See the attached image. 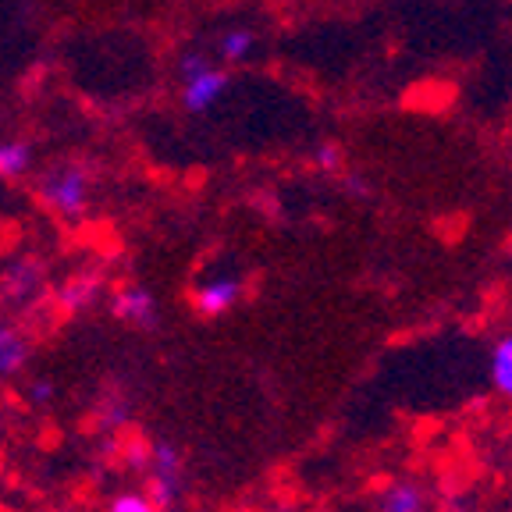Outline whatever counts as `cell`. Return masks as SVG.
Wrapping results in <instances>:
<instances>
[{"label": "cell", "mask_w": 512, "mask_h": 512, "mask_svg": "<svg viewBox=\"0 0 512 512\" xmlns=\"http://www.w3.org/2000/svg\"><path fill=\"white\" fill-rule=\"evenodd\" d=\"M427 495L420 484L413 480H399V484H388L377 498V512H424Z\"/></svg>", "instance_id": "8"}, {"label": "cell", "mask_w": 512, "mask_h": 512, "mask_svg": "<svg viewBox=\"0 0 512 512\" xmlns=\"http://www.w3.org/2000/svg\"><path fill=\"white\" fill-rule=\"evenodd\" d=\"M107 512H160V505L150 495H143V491H125V495L111 498V509Z\"/></svg>", "instance_id": "13"}, {"label": "cell", "mask_w": 512, "mask_h": 512, "mask_svg": "<svg viewBox=\"0 0 512 512\" xmlns=\"http://www.w3.org/2000/svg\"><path fill=\"white\" fill-rule=\"evenodd\" d=\"M89 189L93 178L79 164H54L40 178V200L54 210L57 217H82L89 207Z\"/></svg>", "instance_id": "1"}, {"label": "cell", "mask_w": 512, "mask_h": 512, "mask_svg": "<svg viewBox=\"0 0 512 512\" xmlns=\"http://www.w3.org/2000/svg\"><path fill=\"white\" fill-rule=\"evenodd\" d=\"M488 381L502 399L512 402V331L502 335L488 352Z\"/></svg>", "instance_id": "9"}, {"label": "cell", "mask_w": 512, "mask_h": 512, "mask_svg": "<svg viewBox=\"0 0 512 512\" xmlns=\"http://www.w3.org/2000/svg\"><path fill=\"white\" fill-rule=\"evenodd\" d=\"M256 50V32L246 29V25H235V29H228L221 36V47H217V54L224 57V61H246V57H253Z\"/></svg>", "instance_id": "11"}, {"label": "cell", "mask_w": 512, "mask_h": 512, "mask_svg": "<svg viewBox=\"0 0 512 512\" xmlns=\"http://www.w3.org/2000/svg\"><path fill=\"white\" fill-rule=\"evenodd\" d=\"M242 299V278L239 274H210L196 288V310L203 317H224L228 310H235V303Z\"/></svg>", "instance_id": "3"}, {"label": "cell", "mask_w": 512, "mask_h": 512, "mask_svg": "<svg viewBox=\"0 0 512 512\" xmlns=\"http://www.w3.org/2000/svg\"><path fill=\"white\" fill-rule=\"evenodd\" d=\"M50 395H54V384H50V381H32V388H29V399L36 402V406H47V402H50Z\"/></svg>", "instance_id": "16"}, {"label": "cell", "mask_w": 512, "mask_h": 512, "mask_svg": "<svg viewBox=\"0 0 512 512\" xmlns=\"http://www.w3.org/2000/svg\"><path fill=\"white\" fill-rule=\"evenodd\" d=\"M29 363V342L11 320L0 317V377L22 374Z\"/></svg>", "instance_id": "7"}, {"label": "cell", "mask_w": 512, "mask_h": 512, "mask_svg": "<svg viewBox=\"0 0 512 512\" xmlns=\"http://www.w3.org/2000/svg\"><path fill=\"white\" fill-rule=\"evenodd\" d=\"M96 288H100V285H96V278H75L72 285H64V292H61L64 306H72V310H82V306L93 303Z\"/></svg>", "instance_id": "12"}, {"label": "cell", "mask_w": 512, "mask_h": 512, "mask_svg": "<svg viewBox=\"0 0 512 512\" xmlns=\"http://www.w3.org/2000/svg\"><path fill=\"white\" fill-rule=\"evenodd\" d=\"M146 473H150V498L160 505V512L175 505L178 491H182V456H178V448L164 445V441L150 445Z\"/></svg>", "instance_id": "2"}, {"label": "cell", "mask_w": 512, "mask_h": 512, "mask_svg": "<svg viewBox=\"0 0 512 512\" xmlns=\"http://www.w3.org/2000/svg\"><path fill=\"white\" fill-rule=\"evenodd\" d=\"M317 164L320 171H338L342 168V150L335 143H320L317 146Z\"/></svg>", "instance_id": "15"}, {"label": "cell", "mask_w": 512, "mask_h": 512, "mask_svg": "<svg viewBox=\"0 0 512 512\" xmlns=\"http://www.w3.org/2000/svg\"><path fill=\"white\" fill-rule=\"evenodd\" d=\"M207 68H214V61H210L207 54H200V50H189V54L178 61V75H182V79H192V75L207 72Z\"/></svg>", "instance_id": "14"}, {"label": "cell", "mask_w": 512, "mask_h": 512, "mask_svg": "<svg viewBox=\"0 0 512 512\" xmlns=\"http://www.w3.org/2000/svg\"><path fill=\"white\" fill-rule=\"evenodd\" d=\"M32 168V146L22 139H4L0 143V178H22Z\"/></svg>", "instance_id": "10"}, {"label": "cell", "mask_w": 512, "mask_h": 512, "mask_svg": "<svg viewBox=\"0 0 512 512\" xmlns=\"http://www.w3.org/2000/svg\"><path fill=\"white\" fill-rule=\"evenodd\" d=\"M228 93V75L221 68H207V72L192 75V79H182V104L185 111L203 114Z\"/></svg>", "instance_id": "5"}, {"label": "cell", "mask_w": 512, "mask_h": 512, "mask_svg": "<svg viewBox=\"0 0 512 512\" xmlns=\"http://www.w3.org/2000/svg\"><path fill=\"white\" fill-rule=\"evenodd\" d=\"M111 310L125 324H136V328H150L157 324V296L143 285H125L121 292H114Z\"/></svg>", "instance_id": "4"}, {"label": "cell", "mask_w": 512, "mask_h": 512, "mask_svg": "<svg viewBox=\"0 0 512 512\" xmlns=\"http://www.w3.org/2000/svg\"><path fill=\"white\" fill-rule=\"evenodd\" d=\"M43 281V271L36 260H11L8 267H4V274H0V292L8 299H15V303H22V299H29L36 288H40Z\"/></svg>", "instance_id": "6"}]
</instances>
